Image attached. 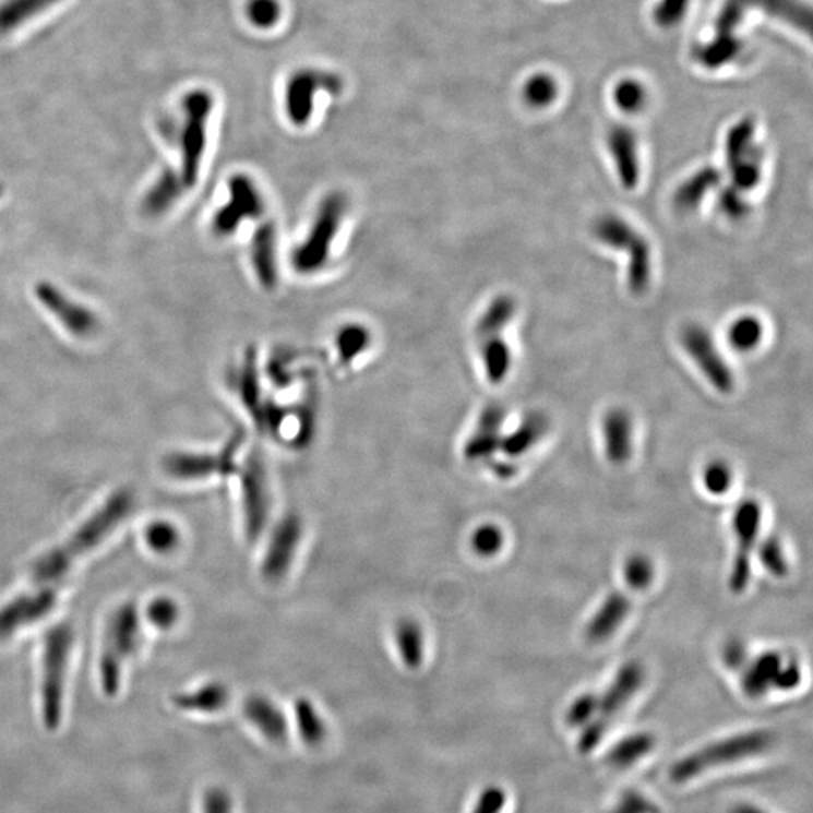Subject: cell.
Returning <instances> with one entry per match:
<instances>
[{"mask_svg":"<svg viewBox=\"0 0 813 813\" xmlns=\"http://www.w3.org/2000/svg\"><path fill=\"white\" fill-rule=\"evenodd\" d=\"M134 507V494L127 488L112 495L69 539L47 551L32 566L31 589L0 607V638L45 620L57 606L59 593L75 563L109 538Z\"/></svg>","mask_w":813,"mask_h":813,"instance_id":"6da1fadb","label":"cell"},{"mask_svg":"<svg viewBox=\"0 0 813 813\" xmlns=\"http://www.w3.org/2000/svg\"><path fill=\"white\" fill-rule=\"evenodd\" d=\"M594 237L598 243L625 252L626 284L633 295H644L653 279V255L648 240L630 222L617 214H605L598 217L593 226Z\"/></svg>","mask_w":813,"mask_h":813,"instance_id":"7a4b0ae2","label":"cell"},{"mask_svg":"<svg viewBox=\"0 0 813 813\" xmlns=\"http://www.w3.org/2000/svg\"><path fill=\"white\" fill-rule=\"evenodd\" d=\"M141 641V621L136 605L125 602L115 609L107 621L100 657V684L107 696H115L121 685L122 668L136 654Z\"/></svg>","mask_w":813,"mask_h":813,"instance_id":"3957f363","label":"cell"},{"mask_svg":"<svg viewBox=\"0 0 813 813\" xmlns=\"http://www.w3.org/2000/svg\"><path fill=\"white\" fill-rule=\"evenodd\" d=\"M74 632L58 624L47 632L43 645L41 709L47 729H57L62 719L63 692L69 672Z\"/></svg>","mask_w":813,"mask_h":813,"instance_id":"277c9868","label":"cell"},{"mask_svg":"<svg viewBox=\"0 0 813 813\" xmlns=\"http://www.w3.org/2000/svg\"><path fill=\"white\" fill-rule=\"evenodd\" d=\"M213 95L208 91L194 89L186 95V122L181 141V176L184 186L196 182L202 157L207 146V122L213 112Z\"/></svg>","mask_w":813,"mask_h":813,"instance_id":"5b68a950","label":"cell"},{"mask_svg":"<svg viewBox=\"0 0 813 813\" xmlns=\"http://www.w3.org/2000/svg\"><path fill=\"white\" fill-rule=\"evenodd\" d=\"M645 672L637 661H629L618 670L617 677L606 690L605 695L598 696L597 713L593 724L586 726L581 740L582 751L588 752L594 745L600 743L606 729L609 728L610 721L618 716V713L629 704L642 682H644Z\"/></svg>","mask_w":813,"mask_h":813,"instance_id":"8992f818","label":"cell"},{"mask_svg":"<svg viewBox=\"0 0 813 813\" xmlns=\"http://www.w3.org/2000/svg\"><path fill=\"white\" fill-rule=\"evenodd\" d=\"M681 344L707 382L719 394H731L736 387V375L714 343L712 333L700 324H689L682 328Z\"/></svg>","mask_w":813,"mask_h":813,"instance_id":"52a82bcc","label":"cell"},{"mask_svg":"<svg viewBox=\"0 0 813 813\" xmlns=\"http://www.w3.org/2000/svg\"><path fill=\"white\" fill-rule=\"evenodd\" d=\"M761 523L763 507L756 499H744L737 505L732 522L737 547L729 577V586L733 594H743L751 582V558L760 538Z\"/></svg>","mask_w":813,"mask_h":813,"instance_id":"ba28073f","label":"cell"},{"mask_svg":"<svg viewBox=\"0 0 813 813\" xmlns=\"http://www.w3.org/2000/svg\"><path fill=\"white\" fill-rule=\"evenodd\" d=\"M344 88L343 79L331 71L307 69L297 71L289 79L285 93V107L292 124H308L312 117L316 94H339Z\"/></svg>","mask_w":813,"mask_h":813,"instance_id":"9c48e42d","label":"cell"},{"mask_svg":"<svg viewBox=\"0 0 813 813\" xmlns=\"http://www.w3.org/2000/svg\"><path fill=\"white\" fill-rule=\"evenodd\" d=\"M241 506L246 537L255 542L267 526L270 506L267 475L263 459L256 454L248 458L241 470Z\"/></svg>","mask_w":813,"mask_h":813,"instance_id":"30bf717a","label":"cell"},{"mask_svg":"<svg viewBox=\"0 0 813 813\" xmlns=\"http://www.w3.org/2000/svg\"><path fill=\"white\" fill-rule=\"evenodd\" d=\"M240 444L241 435H236L217 454L178 452V454L166 457L163 467H165V471L170 478L180 479V481H196V479H205L216 475H234L237 471L236 455L240 450Z\"/></svg>","mask_w":813,"mask_h":813,"instance_id":"8fae6325","label":"cell"},{"mask_svg":"<svg viewBox=\"0 0 813 813\" xmlns=\"http://www.w3.org/2000/svg\"><path fill=\"white\" fill-rule=\"evenodd\" d=\"M751 8H761L765 13L792 23L799 29L811 31V11L799 0H728L716 20L714 38L737 39L733 32L739 26L741 13Z\"/></svg>","mask_w":813,"mask_h":813,"instance_id":"7c38bea8","label":"cell"},{"mask_svg":"<svg viewBox=\"0 0 813 813\" xmlns=\"http://www.w3.org/2000/svg\"><path fill=\"white\" fill-rule=\"evenodd\" d=\"M769 740H772V737L767 732L753 731L720 741V743L709 745L705 751L696 753V755L689 757L684 763L678 765L675 769L677 775L680 777L692 776L693 773H697L704 767H709V765L729 763V761H733L736 757L764 751L769 744Z\"/></svg>","mask_w":813,"mask_h":813,"instance_id":"4fadbf2b","label":"cell"},{"mask_svg":"<svg viewBox=\"0 0 813 813\" xmlns=\"http://www.w3.org/2000/svg\"><path fill=\"white\" fill-rule=\"evenodd\" d=\"M303 535V523L296 514L285 515L273 530L263 561V576L277 582L287 576Z\"/></svg>","mask_w":813,"mask_h":813,"instance_id":"5bb4252c","label":"cell"},{"mask_svg":"<svg viewBox=\"0 0 813 813\" xmlns=\"http://www.w3.org/2000/svg\"><path fill=\"white\" fill-rule=\"evenodd\" d=\"M607 148L612 156L614 168L622 188L636 189L641 180V160H638L637 138L632 129L614 125L607 133Z\"/></svg>","mask_w":813,"mask_h":813,"instance_id":"9a60e30c","label":"cell"},{"mask_svg":"<svg viewBox=\"0 0 813 813\" xmlns=\"http://www.w3.org/2000/svg\"><path fill=\"white\" fill-rule=\"evenodd\" d=\"M637 594L636 590L630 589L629 594L621 593V590H614L606 598L600 609L594 614L593 620L589 621L586 626V637L593 644H601L607 638L612 637L618 629L630 614L632 610V595Z\"/></svg>","mask_w":813,"mask_h":813,"instance_id":"2e32d148","label":"cell"},{"mask_svg":"<svg viewBox=\"0 0 813 813\" xmlns=\"http://www.w3.org/2000/svg\"><path fill=\"white\" fill-rule=\"evenodd\" d=\"M601 431L607 459L614 466L629 462L633 452V422L630 415L622 408L607 411Z\"/></svg>","mask_w":813,"mask_h":813,"instance_id":"e0dca14e","label":"cell"},{"mask_svg":"<svg viewBox=\"0 0 813 813\" xmlns=\"http://www.w3.org/2000/svg\"><path fill=\"white\" fill-rule=\"evenodd\" d=\"M503 420H505V411L502 407L490 406L483 410L479 418L478 430L464 447V455L469 462H482L494 455L495 451L501 450Z\"/></svg>","mask_w":813,"mask_h":813,"instance_id":"ac0fdd59","label":"cell"},{"mask_svg":"<svg viewBox=\"0 0 813 813\" xmlns=\"http://www.w3.org/2000/svg\"><path fill=\"white\" fill-rule=\"evenodd\" d=\"M246 719L273 743L287 739L288 724L280 709L264 696H251L244 702Z\"/></svg>","mask_w":813,"mask_h":813,"instance_id":"d6986e66","label":"cell"},{"mask_svg":"<svg viewBox=\"0 0 813 813\" xmlns=\"http://www.w3.org/2000/svg\"><path fill=\"white\" fill-rule=\"evenodd\" d=\"M721 174L719 169L707 166L681 182L673 193V207L682 213L693 212L702 204L713 190L719 188Z\"/></svg>","mask_w":813,"mask_h":813,"instance_id":"ffe728a7","label":"cell"},{"mask_svg":"<svg viewBox=\"0 0 813 813\" xmlns=\"http://www.w3.org/2000/svg\"><path fill=\"white\" fill-rule=\"evenodd\" d=\"M784 666V658L780 654L769 653L761 654L756 657L745 670L743 677V689L745 695L760 697L765 695L769 689H773L777 673Z\"/></svg>","mask_w":813,"mask_h":813,"instance_id":"44dd1931","label":"cell"},{"mask_svg":"<svg viewBox=\"0 0 813 813\" xmlns=\"http://www.w3.org/2000/svg\"><path fill=\"white\" fill-rule=\"evenodd\" d=\"M549 422L545 416L533 414L526 416L519 423L517 430L511 432L506 438H502L501 450L503 454L511 458L522 457L523 454L533 450L547 432Z\"/></svg>","mask_w":813,"mask_h":813,"instance_id":"7402d4cb","label":"cell"},{"mask_svg":"<svg viewBox=\"0 0 813 813\" xmlns=\"http://www.w3.org/2000/svg\"><path fill=\"white\" fill-rule=\"evenodd\" d=\"M395 644L407 669H418L426 656V636L415 620H400L395 629Z\"/></svg>","mask_w":813,"mask_h":813,"instance_id":"603a6c76","label":"cell"},{"mask_svg":"<svg viewBox=\"0 0 813 813\" xmlns=\"http://www.w3.org/2000/svg\"><path fill=\"white\" fill-rule=\"evenodd\" d=\"M229 700V692L222 682H208L193 692L180 693L174 697V704L184 712L216 713L224 708Z\"/></svg>","mask_w":813,"mask_h":813,"instance_id":"cb8c5ba5","label":"cell"},{"mask_svg":"<svg viewBox=\"0 0 813 813\" xmlns=\"http://www.w3.org/2000/svg\"><path fill=\"white\" fill-rule=\"evenodd\" d=\"M59 0H5L0 3V34H8L45 13Z\"/></svg>","mask_w":813,"mask_h":813,"instance_id":"d4e9b609","label":"cell"},{"mask_svg":"<svg viewBox=\"0 0 813 813\" xmlns=\"http://www.w3.org/2000/svg\"><path fill=\"white\" fill-rule=\"evenodd\" d=\"M763 163L764 150L756 144L745 156L728 165L732 188L743 193L756 189L763 180Z\"/></svg>","mask_w":813,"mask_h":813,"instance_id":"484cf974","label":"cell"},{"mask_svg":"<svg viewBox=\"0 0 813 813\" xmlns=\"http://www.w3.org/2000/svg\"><path fill=\"white\" fill-rule=\"evenodd\" d=\"M482 363L487 379L491 383H502L510 374L511 367H513V352L501 335L483 339Z\"/></svg>","mask_w":813,"mask_h":813,"instance_id":"4316f807","label":"cell"},{"mask_svg":"<svg viewBox=\"0 0 813 813\" xmlns=\"http://www.w3.org/2000/svg\"><path fill=\"white\" fill-rule=\"evenodd\" d=\"M763 321L755 315H741L728 327L726 338L737 352H752L764 340Z\"/></svg>","mask_w":813,"mask_h":813,"instance_id":"83f0119b","label":"cell"},{"mask_svg":"<svg viewBox=\"0 0 813 813\" xmlns=\"http://www.w3.org/2000/svg\"><path fill=\"white\" fill-rule=\"evenodd\" d=\"M515 309L517 304L510 296H499L498 299L491 301L478 323L479 338L486 339L501 335V332L505 331L507 324L514 319Z\"/></svg>","mask_w":813,"mask_h":813,"instance_id":"f1b7e54d","label":"cell"},{"mask_svg":"<svg viewBox=\"0 0 813 813\" xmlns=\"http://www.w3.org/2000/svg\"><path fill=\"white\" fill-rule=\"evenodd\" d=\"M297 729L301 740L309 745L323 743L325 739V725L319 712L307 697H300L295 704Z\"/></svg>","mask_w":813,"mask_h":813,"instance_id":"f546056e","label":"cell"},{"mask_svg":"<svg viewBox=\"0 0 813 813\" xmlns=\"http://www.w3.org/2000/svg\"><path fill=\"white\" fill-rule=\"evenodd\" d=\"M755 130V121L751 118L741 119L739 124L729 130L725 142V156L728 165L745 156L756 145Z\"/></svg>","mask_w":813,"mask_h":813,"instance_id":"4dcf8cb0","label":"cell"},{"mask_svg":"<svg viewBox=\"0 0 813 813\" xmlns=\"http://www.w3.org/2000/svg\"><path fill=\"white\" fill-rule=\"evenodd\" d=\"M180 533L169 522H154L146 526V546L156 553H170L180 545Z\"/></svg>","mask_w":813,"mask_h":813,"instance_id":"1f68e13d","label":"cell"},{"mask_svg":"<svg viewBox=\"0 0 813 813\" xmlns=\"http://www.w3.org/2000/svg\"><path fill=\"white\" fill-rule=\"evenodd\" d=\"M757 558L769 574L777 577H785L788 574V561L785 557V550L780 539L776 535H769L765 538L757 549Z\"/></svg>","mask_w":813,"mask_h":813,"instance_id":"d6a6232c","label":"cell"},{"mask_svg":"<svg viewBox=\"0 0 813 813\" xmlns=\"http://www.w3.org/2000/svg\"><path fill=\"white\" fill-rule=\"evenodd\" d=\"M503 541L505 538H503L501 527L491 525V523L476 527L470 537L471 550L481 558L495 557L502 550Z\"/></svg>","mask_w":813,"mask_h":813,"instance_id":"836d02e7","label":"cell"},{"mask_svg":"<svg viewBox=\"0 0 813 813\" xmlns=\"http://www.w3.org/2000/svg\"><path fill=\"white\" fill-rule=\"evenodd\" d=\"M525 100L533 107H546L557 100L558 85L550 75L537 74L527 81Z\"/></svg>","mask_w":813,"mask_h":813,"instance_id":"e575fe53","label":"cell"},{"mask_svg":"<svg viewBox=\"0 0 813 813\" xmlns=\"http://www.w3.org/2000/svg\"><path fill=\"white\" fill-rule=\"evenodd\" d=\"M624 581L629 588L642 593L654 581V565L644 554H634L625 563Z\"/></svg>","mask_w":813,"mask_h":813,"instance_id":"d590c367","label":"cell"},{"mask_svg":"<svg viewBox=\"0 0 813 813\" xmlns=\"http://www.w3.org/2000/svg\"><path fill=\"white\" fill-rule=\"evenodd\" d=\"M717 207L720 213L724 214L726 219L729 220H743L751 214V204H749L745 193L740 192L739 189L728 186L719 192V200H717Z\"/></svg>","mask_w":813,"mask_h":813,"instance_id":"8d00e7d4","label":"cell"},{"mask_svg":"<svg viewBox=\"0 0 813 813\" xmlns=\"http://www.w3.org/2000/svg\"><path fill=\"white\" fill-rule=\"evenodd\" d=\"M146 620L158 630H169L180 618V607L169 597H158L146 607Z\"/></svg>","mask_w":813,"mask_h":813,"instance_id":"74e56055","label":"cell"},{"mask_svg":"<svg viewBox=\"0 0 813 813\" xmlns=\"http://www.w3.org/2000/svg\"><path fill=\"white\" fill-rule=\"evenodd\" d=\"M246 14L253 26L270 29L279 22L282 8L277 0H249Z\"/></svg>","mask_w":813,"mask_h":813,"instance_id":"f35d334b","label":"cell"},{"mask_svg":"<svg viewBox=\"0 0 813 813\" xmlns=\"http://www.w3.org/2000/svg\"><path fill=\"white\" fill-rule=\"evenodd\" d=\"M645 88L636 81H622L614 88L613 100L625 113H636L645 105Z\"/></svg>","mask_w":813,"mask_h":813,"instance_id":"ab89813d","label":"cell"},{"mask_svg":"<svg viewBox=\"0 0 813 813\" xmlns=\"http://www.w3.org/2000/svg\"><path fill=\"white\" fill-rule=\"evenodd\" d=\"M732 470L725 462L709 463L704 470V486L713 495H724L732 486Z\"/></svg>","mask_w":813,"mask_h":813,"instance_id":"60d3db41","label":"cell"},{"mask_svg":"<svg viewBox=\"0 0 813 813\" xmlns=\"http://www.w3.org/2000/svg\"><path fill=\"white\" fill-rule=\"evenodd\" d=\"M598 707V695L594 693H586V695L578 696L576 701L571 704L569 713H566V721L571 726H583L588 724L590 719L597 713Z\"/></svg>","mask_w":813,"mask_h":813,"instance_id":"b9f144b4","label":"cell"},{"mask_svg":"<svg viewBox=\"0 0 813 813\" xmlns=\"http://www.w3.org/2000/svg\"><path fill=\"white\" fill-rule=\"evenodd\" d=\"M650 745H653V739L646 736V733L630 737V739L622 741L614 749V761H618V763H630V761H633V757L644 755V753L648 752Z\"/></svg>","mask_w":813,"mask_h":813,"instance_id":"7bdbcfd3","label":"cell"},{"mask_svg":"<svg viewBox=\"0 0 813 813\" xmlns=\"http://www.w3.org/2000/svg\"><path fill=\"white\" fill-rule=\"evenodd\" d=\"M690 0H660L654 10L656 22L660 26H673L680 22L688 10Z\"/></svg>","mask_w":813,"mask_h":813,"instance_id":"ee69618b","label":"cell"},{"mask_svg":"<svg viewBox=\"0 0 813 813\" xmlns=\"http://www.w3.org/2000/svg\"><path fill=\"white\" fill-rule=\"evenodd\" d=\"M204 813H232L229 796L222 789H210L204 799Z\"/></svg>","mask_w":813,"mask_h":813,"instance_id":"f6af8a7d","label":"cell"},{"mask_svg":"<svg viewBox=\"0 0 813 813\" xmlns=\"http://www.w3.org/2000/svg\"><path fill=\"white\" fill-rule=\"evenodd\" d=\"M800 666L797 663H788V666H785V668L784 666L782 668H780L779 673H777L775 684H773V689L792 690L800 684Z\"/></svg>","mask_w":813,"mask_h":813,"instance_id":"bcb514c9","label":"cell"},{"mask_svg":"<svg viewBox=\"0 0 813 813\" xmlns=\"http://www.w3.org/2000/svg\"><path fill=\"white\" fill-rule=\"evenodd\" d=\"M724 660L728 668L739 670L748 663V649L739 641L729 642L725 648Z\"/></svg>","mask_w":813,"mask_h":813,"instance_id":"7dc6e473","label":"cell"},{"mask_svg":"<svg viewBox=\"0 0 813 813\" xmlns=\"http://www.w3.org/2000/svg\"><path fill=\"white\" fill-rule=\"evenodd\" d=\"M499 806H502V794L494 791H487L486 794H482L481 800H479L475 813H495L499 812Z\"/></svg>","mask_w":813,"mask_h":813,"instance_id":"c3c4849f","label":"cell"},{"mask_svg":"<svg viewBox=\"0 0 813 813\" xmlns=\"http://www.w3.org/2000/svg\"><path fill=\"white\" fill-rule=\"evenodd\" d=\"M494 471L495 475L501 476V478H510V476L515 474V467L513 464L499 463L495 464Z\"/></svg>","mask_w":813,"mask_h":813,"instance_id":"681fc988","label":"cell"}]
</instances>
